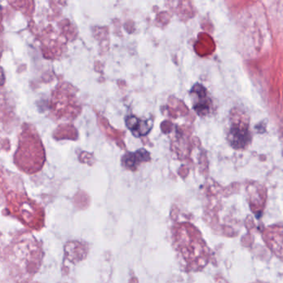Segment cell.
I'll return each instance as SVG.
<instances>
[{
  "label": "cell",
  "instance_id": "6da1fadb",
  "mask_svg": "<svg viewBox=\"0 0 283 283\" xmlns=\"http://www.w3.org/2000/svg\"><path fill=\"white\" fill-rule=\"evenodd\" d=\"M190 96L194 110L199 116L206 117L210 114L213 103L204 86L200 83L195 84L190 91Z\"/></svg>",
  "mask_w": 283,
  "mask_h": 283
},
{
  "label": "cell",
  "instance_id": "7a4b0ae2",
  "mask_svg": "<svg viewBox=\"0 0 283 283\" xmlns=\"http://www.w3.org/2000/svg\"><path fill=\"white\" fill-rule=\"evenodd\" d=\"M228 139L231 146L235 150H241L247 146L252 139L248 124L239 121L232 123Z\"/></svg>",
  "mask_w": 283,
  "mask_h": 283
},
{
  "label": "cell",
  "instance_id": "3957f363",
  "mask_svg": "<svg viewBox=\"0 0 283 283\" xmlns=\"http://www.w3.org/2000/svg\"><path fill=\"white\" fill-rule=\"evenodd\" d=\"M126 125L131 130V132L136 136H144L150 132L152 128V121L150 120L144 121V120L138 119L134 116H130L126 117Z\"/></svg>",
  "mask_w": 283,
  "mask_h": 283
},
{
  "label": "cell",
  "instance_id": "277c9868",
  "mask_svg": "<svg viewBox=\"0 0 283 283\" xmlns=\"http://www.w3.org/2000/svg\"><path fill=\"white\" fill-rule=\"evenodd\" d=\"M150 161V156L145 149H140L136 152H130L123 157V163L128 169L135 170L143 162Z\"/></svg>",
  "mask_w": 283,
  "mask_h": 283
}]
</instances>
